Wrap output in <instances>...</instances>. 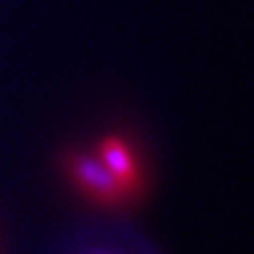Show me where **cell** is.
<instances>
[{"mask_svg":"<svg viewBox=\"0 0 254 254\" xmlns=\"http://www.w3.org/2000/svg\"><path fill=\"white\" fill-rule=\"evenodd\" d=\"M45 254H159L157 246L121 220H89L70 227Z\"/></svg>","mask_w":254,"mask_h":254,"instance_id":"6da1fadb","label":"cell"},{"mask_svg":"<svg viewBox=\"0 0 254 254\" xmlns=\"http://www.w3.org/2000/svg\"><path fill=\"white\" fill-rule=\"evenodd\" d=\"M93 153L100 159V163L108 170L110 176L117 180V185L123 189V193L127 197L133 195V190L138 189V176H140L138 159L133 148L123 138L106 136L102 138V142Z\"/></svg>","mask_w":254,"mask_h":254,"instance_id":"7a4b0ae2","label":"cell"},{"mask_svg":"<svg viewBox=\"0 0 254 254\" xmlns=\"http://www.w3.org/2000/svg\"><path fill=\"white\" fill-rule=\"evenodd\" d=\"M72 174L85 193L102 203H119L127 197L123 189L117 185V180L100 163L95 153L76 157L72 161Z\"/></svg>","mask_w":254,"mask_h":254,"instance_id":"3957f363","label":"cell"}]
</instances>
